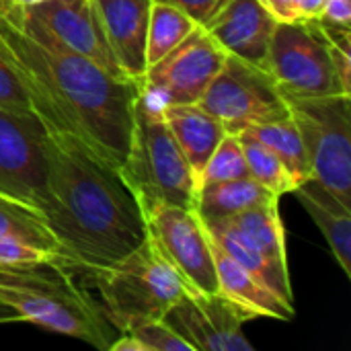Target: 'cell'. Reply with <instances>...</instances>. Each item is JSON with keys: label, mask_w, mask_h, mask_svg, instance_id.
<instances>
[{"label": "cell", "mask_w": 351, "mask_h": 351, "mask_svg": "<svg viewBox=\"0 0 351 351\" xmlns=\"http://www.w3.org/2000/svg\"><path fill=\"white\" fill-rule=\"evenodd\" d=\"M0 51L45 128L76 136L105 162L121 169L142 82L107 74L16 6L0 14Z\"/></svg>", "instance_id": "cell-1"}, {"label": "cell", "mask_w": 351, "mask_h": 351, "mask_svg": "<svg viewBox=\"0 0 351 351\" xmlns=\"http://www.w3.org/2000/svg\"><path fill=\"white\" fill-rule=\"evenodd\" d=\"M45 218L60 261L88 276L130 255L144 239L142 208L119 171L76 136L45 128Z\"/></svg>", "instance_id": "cell-2"}, {"label": "cell", "mask_w": 351, "mask_h": 351, "mask_svg": "<svg viewBox=\"0 0 351 351\" xmlns=\"http://www.w3.org/2000/svg\"><path fill=\"white\" fill-rule=\"evenodd\" d=\"M60 259L0 261V304L19 321L107 351L119 335Z\"/></svg>", "instance_id": "cell-3"}, {"label": "cell", "mask_w": 351, "mask_h": 351, "mask_svg": "<svg viewBox=\"0 0 351 351\" xmlns=\"http://www.w3.org/2000/svg\"><path fill=\"white\" fill-rule=\"evenodd\" d=\"M105 319L117 333H128L146 321H160L183 298L185 282L146 239L123 259L86 276Z\"/></svg>", "instance_id": "cell-4"}, {"label": "cell", "mask_w": 351, "mask_h": 351, "mask_svg": "<svg viewBox=\"0 0 351 351\" xmlns=\"http://www.w3.org/2000/svg\"><path fill=\"white\" fill-rule=\"evenodd\" d=\"M121 179L138 202L158 199L173 206L195 208L197 183L193 171L177 146L162 113L144 88L134 109V128Z\"/></svg>", "instance_id": "cell-5"}, {"label": "cell", "mask_w": 351, "mask_h": 351, "mask_svg": "<svg viewBox=\"0 0 351 351\" xmlns=\"http://www.w3.org/2000/svg\"><path fill=\"white\" fill-rule=\"evenodd\" d=\"M284 97L306 148L313 179L351 208V97Z\"/></svg>", "instance_id": "cell-6"}, {"label": "cell", "mask_w": 351, "mask_h": 351, "mask_svg": "<svg viewBox=\"0 0 351 351\" xmlns=\"http://www.w3.org/2000/svg\"><path fill=\"white\" fill-rule=\"evenodd\" d=\"M197 105L212 113L226 134L290 119L288 101L271 74L232 53H226L220 72Z\"/></svg>", "instance_id": "cell-7"}, {"label": "cell", "mask_w": 351, "mask_h": 351, "mask_svg": "<svg viewBox=\"0 0 351 351\" xmlns=\"http://www.w3.org/2000/svg\"><path fill=\"white\" fill-rule=\"evenodd\" d=\"M267 72L280 90L290 97L346 95L317 19L276 25L267 51Z\"/></svg>", "instance_id": "cell-8"}, {"label": "cell", "mask_w": 351, "mask_h": 351, "mask_svg": "<svg viewBox=\"0 0 351 351\" xmlns=\"http://www.w3.org/2000/svg\"><path fill=\"white\" fill-rule=\"evenodd\" d=\"M138 204L148 239L181 276L185 286L206 294L218 292L212 245L199 214L193 208L158 199H142Z\"/></svg>", "instance_id": "cell-9"}, {"label": "cell", "mask_w": 351, "mask_h": 351, "mask_svg": "<svg viewBox=\"0 0 351 351\" xmlns=\"http://www.w3.org/2000/svg\"><path fill=\"white\" fill-rule=\"evenodd\" d=\"M226 51L208 31L195 27L165 58L148 66L142 88L158 105L199 103L206 88L220 72Z\"/></svg>", "instance_id": "cell-10"}, {"label": "cell", "mask_w": 351, "mask_h": 351, "mask_svg": "<svg viewBox=\"0 0 351 351\" xmlns=\"http://www.w3.org/2000/svg\"><path fill=\"white\" fill-rule=\"evenodd\" d=\"M45 125L33 115L0 107V193L47 208Z\"/></svg>", "instance_id": "cell-11"}, {"label": "cell", "mask_w": 351, "mask_h": 351, "mask_svg": "<svg viewBox=\"0 0 351 351\" xmlns=\"http://www.w3.org/2000/svg\"><path fill=\"white\" fill-rule=\"evenodd\" d=\"M251 319L255 317L224 294H206L187 286L183 298L165 317L193 351H253V343L243 331Z\"/></svg>", "instance_id": "cell-12"}, {"label": "cell", "mask_w": 351, "mask_h": 351, "mask_svg": "<svg viewBox=\"0 0 351 351\" xmlns=\"http://www.w3.org/2000/svg\"><path fill=\"white\" fill-rule=\"evenodd\" d=\"M25 10L39 19L64 45L88 58L107 74L128 78L107 43L95 0H45Z\"/></svg>", "instance_id": "cell-13"}, {"label": "cell", "mask_w": 351, "mask_h": 351, "mask_svg": "<svg viewBox=\"0 0 351 351\" xmlns=\"http://www.w3.org/2000/svg\"><path fill=\"white\" fill-rule=\"evenodd\" d=\"M276 25L278 21L259 0H224L204 29L226 53L267 70Z\"/></svg>", "instance_id": "cell-14"}, {"label": "cell", "mask_w": 351, "mask_h": 351, "mask_svg": "<svg viewBox=\"0 0 351 351\" xmlns=\"http://www.w3.org/2000/svg\"><path fill=\"white\" fill-rule=\"evenodd\" d=\"M152 0H95L107 43L121 72L136 82L146 74V35Z\"/></svg>", "instance_id": "cell-15"}, {"label": "cell", "mask_w": 351, "mask_h": 351, "mask_svg": "<svg viewBox=\"0 0 351 351\" xmlns=\"http://www.w3.org/2000/svg\"><path fill=\"white\" fill-rule=\"evenodd\" d=\"M210 237V234H208ZM212 257L218 278V292L228 300L245 308L255 319H274L288 323L294 319L296 311L292 302L280 298L274 290H269L259 278H255L249 269L237 263L220 245H216L210 237Z\"/></svg>", "instance_id": "cell-16"}, {"label": "cell", "mask_w": 351, "mask_h": 351, "mask_svg": "<svg viewBox=\"0 0 351 351\" xmlns=\"http://www.w3.org/2000/svg\"><path fill=\"white\" fill-rule=\"evenodd\" d=\"M160 113L199 183L208 158L226 134L224 125L197 103H167Z\"/></svg>", "instance_id": "cell-17"}, {"label": "cell", "mask_w": 351, "mask_h": 351, "mask_svg": "<svg viewBox=\"0 0 351 351\" xmlns=\"http://www.w3.org/2000/svg\"><path fill=\"white\" fill-rule=\"evenodd\" d=\"M292 193L319 226L341 271L351 280V208L341 204L317 179H308Z\"/></svg>", "instance_id": "cell-18"}, {"label": "cell", "mask_w": 351, "mask_h": 351, "mask_svg": "<svg viewBox=\"0 0 351 351\" xmlns=\"http://www.w3.org/2000/svg\"><path fill=\"white\" fill-rule=\"evenodd\" d=\"M208 234L216 245H220L237 263L249 269L255 278H259L269 290H274L280 298L294 304V292L290 282V269L274 263L251 239H247L239 228H234L224 218L204 220Z\"/></svg>", "instance_id": "cell-19"}, {"label": "cell", "mask_w": 351, "mask_h": 351, "mask_svg": "<svg viewBox=\"0 0 351 351\" xmlns=\"http://www.w3.org/2000/svg\"><path fill=\"white\" fill-rule=\"evenodd\" d=\"M278 199V195H274L249 175L241 179L202 185L197 189L193 210L199 214L202 220H218Z\"/></svg>", "instance_id": "cell-20"}, {"label": "cell", "mask_w": 351, "mask_h": 351, "mask_svg": "<svg viewBox=\"0 0 351 351\" xmlns=\"http://www.w3.org/2000/svg\"><path fill=\"white\" fill-rule=\"evenodd\" d=\"M0 239L29 245L47 257H60V243L47 224L45 214L21 199L0 193Z\"/></svg>", "instance_id": "cell-21"}, {"label": "cell", "mask_w": 351, "mask_h": 351, "mask_svg": "<svg viewBox=\"0 0 351 351\" xmlns=\"http://www.w3.org/2000/svg\"><path fill=\"white\" fill-rule=\"evenodd\" d=\"M224 220L239 228L247 239H251L274 263L288 267L286 230L280 216V199L257 208H249Z\"/></svg>", "instance_id": "cell-22"}, {"label": "cell", "mask_w": 351, "mask_h": 351, "mask_svg": "<svg viewBox=\"0 0 351 351\" xmlns=\"http://www.w3.org/2000/svg\"><path fill=\"white\" fill-rule=\"evenodd\" d=\"M245 132H251L255 138H259L267 148L276 152V156L284 162V167L292 175L296 187L313 179V169H311L306 148L292 119L255 125Z\"/></svg>", "instance_id": "cell-23"}, {"label": "cell", "mask_w": 351, "mask_h": 351, "mask_svg": "<svg viewBox=\"0 0 351 351\" xmlns=\"http://www.w3.org/2000/svg\"><path fill=\"white\" fill-rule=\"evenodd\" d=\"M195 27L199 25H195L185 12L177 10L175 6L152 0L150 16H148V35H146V66H152L154 62L165 58Z\"/></svg>", "instance_id": "cell-24"}, {"label": "cell", "mask_w": 351, "mask_h": 351, "mask_svg": "<svg viewBox=\"0 0 351 351\" xmlns=\"http://www.w3.org/2000/svg\"><path fill=\"white\" fill-rule=\"evenodd\" d=\"M245 152L249 175L259 181L265 189H269L274 195L282 197L286 193H292L296 189V183L284 162L276 156L271 148H267L259 138H255L251 132L237 134Z\"/></svg>", "instance_id": "cell-25"}, {"label": "cell", "mask_w": 351, "mask_h": 351, "mask_svg": "<svg viewBox=\"0 0 351 351\" xmlns=\"http://www.w3.org/2000/svg\"><path fill=\"white\" fill-rule=\"evenodd\" d=\"M241 177H249L241 140L237 134H224V138L220 140V144L216 146V150L212 152V156L208 158L202 171L197 189L208 183L230 181V179H241Z\"/></svg>", "instance_id": "cell-26"}, {"label": "cell", "mask_w": 351, "mask_h": 351, "mask_svg": "<svg viewBox=\"0 0 351 351\" xmlns=\"http://www.w3.org/2000/svg\"><path fill=\"white\" fill-rule=\"evenodd\" d=\"M319 29L329 45V53H331V62H333V70L335 76L339 80V86L346 95H351V31L350 27L343 25H333V23H325L321 19H317Z\"/></svg>", "instance_id": "cell-27"}, {"label": "cell", "mask_w": 351, "mask_h": 351, "mask_svg": "<svg viewBox=\"0 0 351 351\" xmlns=\"http://www.w3.org/2000/svg\"><path fill=\"white\" fill-rule=\"evenodd\" d=\"M136 335L146 351H193L191 343L183 339L165 319L160 321H146L142 325H136L132 331Z\"/></svg>", "instance_id": "cell-28"}, {"label": "cell", "mask_w": 351, "mask_h": 351, "mask_svg": "<svg viewBox=\"0 0 351 351\" xmlns=\"http://www.w3.org/2000/svg\"><path fill=\"white\" fill-rule=\"evenodd\" d=\"M0 107L14 111V113H23V115L35 113L23 82L19 80L16 72L12 70L8 60L2 56V51H0Z\"/></svg>", "instance_id": "cell-29"}, {"label": "cell", "mask_w": 351, "mask_h": 351, "mask_svg": "<svg viewBox=\"0 0 351 351\" xmlns=\"http://www.w3.org/2000/svg\"><path fill=\"white\" fill-rule=\"evenodd\" d=\"M154 2H162V4L175 6L177 10L185 12L195 25L204 27L214 16V12L220 8V4L224 0H154Z\"/></svg>", "instance_id": "cell-30"}, {"label": "cell", "mask_w": 351, "mask_h": 351, "mask_svg": "<svg viewBox=\"0 0 351 351\" xmlns=\"http://www.w3.org/2000/svg\"><path fill=\"white\" fill-rule=\"evenodd\" d=\"M37 259H53L45 253L23 245L12 239H0V261H37Z\"/></svg>", "instance_id": "cell-31"}, {"label": "cell", "mask_w": 351, "mask_h": 351, "mask_svg": "<svg viewBox=\"0 0 351 351\" xmlns=\"http://www.w3.org/2000/svg\"><path fill=\"white\" fill-rule=\"evenodd\" d=\"M325 23H333V25H351V0H325L323 4V12L319 16Z\"/></svg>", "instance_id": "cell-32"}, {"label": "cell", "mask_w": 351, "mask_h": 351, "mask_svg": "<svg viewBox=\"0 0 351 351\" xmlns=\"http://www.w3.org/2000/svg\"><path fill=\"white\" fill-rule=\"evenodd\" d=\"M259 2L278 23H294L300 19L296 10V0H259Z\"/></svg>", "instance_id": "cell-33"}, {"label": "cell", "mask_w": 351, "mask_h": 351, "mask_svg": "<svg viewBox=\"0 0 351 351\" xmlns=\"http://www.w3.org/2000/svg\"><path fill=\"white\" fill-rule=\"evenodd\" d=\"M325 0H296V10L300 19H319Z\"/></svg>", "instance_id": "cell-34"}, {"label": "cell", "mask_w": 351, "mask_h": 351, "mask_svg": "<svg viewBox=\"0 0 351 351\" xmlns=\"http://www.w3.org/2000/svg\"><path fill=\"white\" fill-rule=\"evenodd\" d=\"M16 321H19V319H16L14 311H12V308H8V306H4V304H0V325L16 323Z\"/></svg>", "instance_id": "cell-35"}, {"label": "cell", "mask_w": 351, "mask_h": 351, "mask_svg": "<svg viewBox=\"0 0 351 351\" xmlns=\"http://www.w3.org/2000/svg\"><path fill=\"white\" fill-rule=\"evenodd\" d=\"M45 0H8L10 6H16V8H29V6H35V4H41Z\"/></svg>", "instance_id": "cell-36"}, {"label": "cell", "mask_w": 351, "mask_h": 351, "mask_svg": "<svg viewBox=\"0 0 351 351\" xmlns=\"http://www.w3.org/2000/svg\"><path fill=\"white\" fill-rule=\"evenodd\" d=\"M8 6H10V4H8V0H0V14H2Z\"/></svg>", "instance_id": "cell-37"}]
</instances>
